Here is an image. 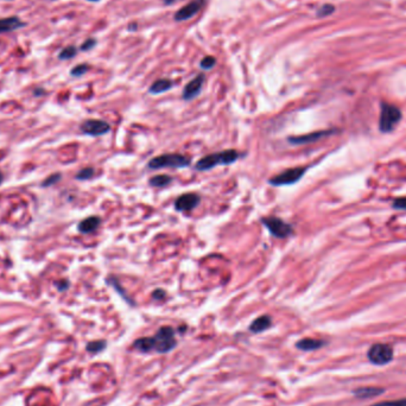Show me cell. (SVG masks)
<instances>
[{
  "label": "cell",
  "instance_id": "obj_1",
  "mask_svg": "<svg viewBox=\"0 0 406 406\" xmlns=\"http://www.w3.org/2000/svg\"><path fill=\"white\" fill-rule=\"evenodd\" d=\"M240 154L237 150H225V151L216 152L201 158L195 164V169L197 171H207L218 165H231L239 160Z\"/></svg>",
  "mask_w": 406,
  "mask_h": 406
},
{
  "label": "cell",
  "instance_id": "obj_13",
  "mask_svg": "<svg viewBox=\"0 0 406 406\" xmlns=\"http://www.w3.org/2000/svg\"><path fill=\"white\" fill-rule=\"evenodd\" d=\"M23 26H25V23L21 21L20 18H18L16 16L0 19V33L16 31V30L20 29V27Z\"/></svg>",
  "mask_w": 406,
  "mask_h": 406
},
{
  "label": "cell",
  "instance_id": "obj_33",
  "mask_svg": "<svg viewBox=\"0 0 406 406\" xmlns=\"http://www.w3.org/2000/svg\"><path fill=\"white\" fill-rule=\"evenodd\" d=\"M56 286L60 291H64V290H67V288L69 286V283L66 282V280H61V282L56 283Z\"/></svg>",
  "mask_w": 406,
  "mask_h": 406
},
{
  "label": "cell",
  "instance_id": "obj_21",
  "mask_svg": "<svg viewBox=\"0 0 406 406\" xmlns=\"http://www.w3.org/2000/svg\"><path fill=\"white\" fill-rule=\"evenodd\" d=\"M107 283H109V284H111V285L113 286V288L115 289V291L119 292V295H120L121 297H123V298L125 299V301H127L128 303H130L131 305H133V304H134L133 302L131 301V298L128 297V295H126V292L124 291L123 288H121L120 283H119V280L117 279V278H114V277H109V278H107Z\"/></svg>",
  "mask_w": 406,
  "mask_h": 406
},
{
  "label": "cell",
  "instance_id": "obj_7",
  "mask_svg": "<svg viewBox=\"0 0 406 406\" xmlns=\"http://www.w3.org/2000/svg\"><path fill=\"white\" fill-rule=\"evenodd\" d=\"M260 221L267 228V231L270 232L271 235H273L274 238H278V239H286L294 232V228H292L291 225L282 219L276 218V216L262 218Z\"/></svg>",
  "mask_w": 406,
  "mask_h": 406
},
{
  "label": "cell",
  "instance_id": "obj_10",
  "mask_svg": "<svg viewBox=\"0 0 406 406\" xmlns=\"http://www.w3.org/2000/svg\"><path fill=\"white\" fill-rule=\"evenodd\" d=\"M201 201V196L196 192H185L177 197L175 201V208L177 212H190L196 208Z\"/></svg>",
  "mask_w": 406,
  "mask_h": 406
},
{
  "label": "cell",
  "instance_id": "obj_17",
  "mask_svg": "<svg viewBox=\"0 0 406 406\" xmlns=\"http://www.w3.org/2000/svg\"><path fill=\"white\" fill-rule=\"evenodd\" d=\"M325 346V342L322 340H316V338H302L296 343V347L298 349L304 350V352H310V350H316Z\"/></svg>",
  "mask_w": 406,
  "mask_h": 406
},
{
  "label": "cell",
  "instance_id": "obj_5",
  "mask_svg": "<svg viewBox=\"0 0 406 406\" xmlns=\"http://www.w3.org/2000/svg\"><path fill=\"white\" fill-rule=\"evenodd\" d=\"M395 352L387 343H374L367 350V359L375 366H385L393 360Z\"/></svg>",
  "mask_w": 406,
  "mask_h": 406
},
{
  "label": "cell",
  "instance_id": "obj_3",
  "mask_svg": "<svg viewBox=\"0 0 406 406\" xmlns=\"http://www.w3.org/2000/svg\"><path fill=\"white\" fill-rule=\"evenodd\" d=\"M190 158L181 154H164L152 158L148 163L149 169H163V167H176L182 169L190 165Z\"/></svg>",
  "mask_w": 406,
  "mask_h": 406
},
{
  "label": "cell",
  "instance_id": "obj_35",
  "mask_svg": "<svg viewBox=\"0 0 406 406\" xmlns=\"http://www.w3.org/2000/svg\"><path fill=\"white\" fill-rule=\"evenodd\" d=\"M88 1H93V2H95V1H100V0H88Z\"/></svg>",
  "mask_w": 406,
  "mask_h": 406
},
{
  "label": "cell",
  "instance_id": "obj_30",
  "mask_svg": "<svg viewBox=\"0 0 406 406\" xmlns=\"http://www.w3.org/2000/svg\"><path fill=\"white\" fill-rule=\"evenodd\" d=\"M95 45H96V39L88 38V39H85L83 43H82L80 49L82 51H88V50H91V49L95 47Z\"/></svg>",
  "mask_w": 406,
  "mask_h": 406
},
{
  "label": "cell",
  "instance_id": "obj_26",
  "mask_svg": "<svg viewBox=\"0 0 406 406\" xmlns=\"http://www.w3.org/2000/svg\"><path fill=\"white\" fill-rule=\"evenodd\" d=\"M216 63V59L214 56H206L204 59L201 60L200 62V66L201 68L204 69V70H209L212 69L214 66H215Z\"/></svg>",
  "mask_w": 406,
  "mask_h": 406
},
{
  "label": "cell",
  "instance_id": "obj_20",
  "mask_svg": "<svg viewBox=\"0 0 406 406\" xmlns=\"http://www.w3.org/2000/svg\"><path fill=\"white\" fill-rule=\"evenodd\" d=\"M172 182V178L167 175H157L150 178L149 183L152 185V187H157V188H163L169 185L170 183Z\"/></svg>",
  "mask_w": 406,
  "mask_h": 406
},
{
  "label": "cell",
  "instance_id": "obj_32",
  "mask_svg": "<svg viewBox=\"0 0 406 406\" xmlns=\"http://www.w3.org/2000/svg\"><path fill=\"white\" fill-rule=\"evenodd\" d=\"M165 296H166V292L162 289H156L155 291L152 292V297H154L155 299H163V298H165Z\"/></svg>",
  "mask_w": 406,
  "mask_h": 406
},
{
  "label": "cell",
  "instance_id": "obj_11",
  "mask_svg": "<svg viewBox=\"0 0 406 406\" xmlns=\"http://www.w3.org/2000/svg\"><path fill=\"white\" fill-rule=\"evenodd\" d=\"M335 131L332 130H325V131H316V132H311L308 134H303V136H292L289 137L288 142L292 145H305L315 143L317 140L325 138V137L330 136Z\"/></svg>",
  "mask_w": 406,
  "mask_h": 406
},
{
  "label": "cell",
  "instance_id": "obj_15",
  "mask_svg": "<svg viewBox=\"0 0 406 406\" xmlns=\"http://www.w3.org/2000/svg\"><path fill=\"white\" fill-rule=\"evenodd\" d=\"M272 325V320L268 315H262L259 316L258 319H255L249 325V330H251L253 334H259V332L265 331L266 329H268Z\"/></svg>",
  "mask_w": 406,
  "mask_h": 406
},
{
  "label": "cell",
  "instance_id": "obj_19",
  "mask_svg": "<svg viewBox=\"0 0 406 406\" xmlns=\"http://www.w3.org/2000/svg\"><path fill=\"white\" fill-rule=\"evenodd\" d=\"M134 348L143 353H149L154 350V338L151 337H140L138 340L134 341L133 343Z\"/></svg>",
  "mask_w": 406,
  "mask_h": 406
},
{
  "label": "cell",
  "instance_id": "obj_24",
  "mask_svg": "<svg viewBox=\"0 0 406 406\" xmlns=\"http://www.w3.org/2000/svg\"><path fill=\"white\" fill-rule=\"evenodd\" d=\"M334 12H335V6L334 5L325 4V5L321 6L319 10H317L316 16L319 18H325V17L331 16Z\"/></svg>",
  "mask_w": 406,
  "mask_h": 406
},
{
  "label": "cell",
  "instance_id": "obj_27",
  "mask_svg": "<svg viewBox=\"0 0 406 406\" xmlns=\"http://www.w3.org/2000/svg\"><path fill=\"white\" fill-rule=\"evenodd\" d=\"M88 70H89V67H88V64H79V66H76L72 69L70 74L78 78V76L84 75L85 73L88 72Z\"/></svg>",
  "mask_w": 406,
  "mask_h": 406
},
{
  "label": "cell",
  "instance_id": "obj_2",
  "mask_svg": "<svg viewBox=\"0 0 406 406\" xmlns=\"http://www.w3.org/2000/svg\"><path fill=\"white\" fill-rule=\"evenodd\" d=\"M403 113L402 109L396 105L389 102H381L380 105V117H379V130L383 133L392 132L398 124L402 121Z\"/></svg>",
  "mask_w": 406,
  "mask_h": 406
},
{
  "label": "cell",
  "instance_id": "obj_12",
  "mask_svg": "<svg viewBox=\"0 0 406 406\" xmlns=\"http://www.w3.org/2000/svg\"><path fill=\"white\" fill-rule=\"evenodd\" d=\"M204 82V75L198 74L196 78H194L190 82H188L187 85L183 89V99L184 100H192L195 99L198 94L202 90V85Z\"/></svg>",
  "mask_w": 406,
  "mask_h": 406
},
{
  "label": "cell",
  "instance_id": "obj_29",
  "mask_svg": "<svg viewBox=\"0 0 406 406\" xmlns=\"http://www.w3.org/2000/svg\"><path fill=\"white\" fill-rule=\"evenodd\" d=\"M392 208L397 210H406V196L395 198L392 202Z\"/></svg>",
  "mask_w": 406,
  "mask_h": 406
},
{
  "label": "cell",
  "instance_id": "obj_16",
  "mask_svg": "<svg viewBox=\"0 0 406 406\" xmlns=\"http://www.w3.org/2000/svg\"><path fill=\"white\" fill-rule=\"evenodd\" d=\"M385 393V390L381 387H359L353 392V395L359 399H368L373 397L381 396Z\"/></svg>",
  "mask_w": 406,
  "mask_h": 406
},
{
  "label": "cell",
  "instance_id": "obj_6",
  "mask_svg": "<svg viewBox=\"0 0 406 406\" xmlns=\"http://www.w3.org/2000/svg\"><path fill=\"white\" fill-rule=\"evenodd\" d=\"M308 167L307 166H295V167H290V169H286L283 172L278 173L272 178L268 179V183L273 187H283V185H292L295 183H297L302 177L304 176V173L307 172Z\"/></svg>",
  "mask_w": 406,
  "mask_h": 406
},
{
  "label": "cell",
  "instance_id": "obj_9",
  "mask_svg": "<svg viewBox=\"0 0 406 406\" xmlns=\"http://www.w3.org/2000/svg\"><path fill=\"white\" fill-rule=\"evenodd\" d=\"M204 2H206V0H192V1L188 2L187 5H184L182 8H179L176 12L175 16H173V19L176 21H184L190 19V18L196 16L198 12L201 11Z\"/></svg>",
  "mask_w": 406,
  "mask_h": 406
},
{
  "label": "cell",
  "instance_id": "obj_34",
  "mask_svg": "<svg viewBox=\"0 0 406 406\" xmlns=\"http://www.w3.org/2000/svg\"><path fill=\"white\" fill-rule=\"evenodd\" d=\"M2 181H4V176H2L1 171H0V184H1V183H2Z\"/></svg>",
  "mask_w": 406,
  "mask_h": 406
},
{
  "label": "cell",
  "instance_id": "obj_25",
  "mask_svg": "<svg viewBox=\"0 0 406 406\" xmlns=\"http://www.w3.org/2000/svg\"><path fill=\"white\" fill-rule=\"evenodd\" d=\"M94 176V169L93 167H84L81 171H79L78 175H76V179H80V181H85V179H89Z\"/></svg>",
  "mask_w": 406,
  "mask_h": 406
},
{
  "label": "cell",
  "instance_id": "obj_22",
  "mask_svg": "<svg viewBox=\"0 0 406 406\" xmlns=\"http://www.w3.org/2000/svg\"><path fill=\"white\" fill-rule=\"evenodd\" d=\"M107 346L106 341L103 340H100V341H93V342H89V343L87 344V347H85V349L88 350L89 353H100L102 352L103 349H105Z\"/></svg>",
  "mask_w": 406,
  "mask_h": 406
},
{
  "label": "cell",
  "instance_id": "obj_14",
  "mask_svg": "<svg viewBox=\"0 0 406 406\" xmlns=\"http://www.w3.org/2000/svg\"><path fill=\"white\" fill-rule=\"evenodd\" d=\"M100 224H101V220H100L99 216H89V218L82 220L78 226V230L83 234L93 233L99 228Z\"/></svg>",
  "mask_w": 406,
  "mask_h": 406
},
{
  "label": "cell",
  "instance_id": "obj_28",
  "mask_svg": "<svg viewBox=\"0 0 406 406\" xmlns=\"http://www.w3.org/2000/svg\"><path fill=\"white\" fill-rule=\"evenodd\" d=\"M369 406H406V398L399 399V401H389V402H380L375 403Z\"/></svg>",
  "mask_w": 406,
  "mask_h": 406
},
{
  "label": "cell",
  "instance_id": "obj_8",
  "mask_svg": "<svg viewBox=\"0 0 406 406\" xmlns=\"http://www.w3.org/2000/svg\"><path fill=\"white\" fill-rule=\"evenodd\" d=\"M111 130L108 123L103 120H97V119H88L81 125V131L87 136L91 137H100L103 134L108 133Z\"/></svg>",
  "mask_w": 406,
  "mask_h": 406
},
{
  "label": "cell",
  "instance_id": "obj_31",
  "mask_svg": "<svg viewBox=\"0 0 406 406\" xmlns=\"http://www.w3.org/2000/svg\"><path fill=\"white\" fill-rule=\"evenodd\" d=\"M60 179H61L60 173H55V175L50 176L48 179H45V181L43 182V187H50V185H53L56 182H59Z\"/></svg>",
  "mask_w": 406,
  "mask_h": 406
},
{
  "label": "cell",
  "instance_id": "obj_23",
  "mask_svg": "<svg viewBox=\"0 0 406 406\" xmlns=\"http://www.w3.org/2000/svg\"><path fill=\"white\" fill-rule=\"evenodd\" d=\"M76 53H78V49H76L74 45H69V47L64 48L61 50V53L59 55V59L61 61H66V60H70L73 59V57L75 56Z\"/></svg>",
  "mask_w": 406,
  "mask_h": 406
},
{
  "label": "cell",
  "instance_id": "obj_18",
  "mask_svg": "<svg viewBox=\"0 0 406 406\" xmlns=\"http://www.w3.org/2000/svg\"><path fill=\"white\" fill-rule=\"evenodd\" d=\"M172 81H170L169 79H160V80L155 81L154 83L151 84V87L149 88V91L151 94H162L164 91H167L172 88Z\"/></svg>",
  "mask_w": 406,
  "mask_h": 406
},
{
  "label": "cell",
  "instance_id": "obj_4",
  "mask_svg": "<svg viewBox=\"0 0 406 406\" xmlns=\"http://www.w3.org/2000/svg\"><path fill=\"white\" fill-rule=\"evenodd\" d=\"M154 338V350L160 354L169 353L176 347L177 342L175 340V329L171 326H162L156 332Z\"/></svg>",
  "mask_w": 406,
  "mask_h": 406
}]
</instances>
